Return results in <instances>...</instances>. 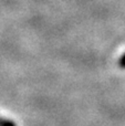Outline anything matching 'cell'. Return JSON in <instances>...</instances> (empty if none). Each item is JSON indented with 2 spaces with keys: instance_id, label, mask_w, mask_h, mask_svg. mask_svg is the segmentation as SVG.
<instances>
[{
  "instance_id": "obj_1",
  "label": "cell",
  "mask_w": 125,
  "mask_h": 126,
  "mask_svg": "<svg viewBox=\"0 0 125 126\" xmlns=\"http://www.w3.org/2000/svg\"><path fill=\"white\" fill-rule=\"evenodd\" d=\"M0 126H17V125H16V123L11 120L0 118Z\"/></svg>"
},
{
  "instance_id": "obj_2",
  "label": "cell",
  "mask_w": 125,
  "mask_h": 126,
  "mask_svg": "<svg viewBox=\"0 0 125 126\" xmlns=\"http://www.w3.org/2000/svg\"><path fill=\"white\" fill-rule=\"evenodd\" d=\"M119 65L120 67H122V69H125V53L123 55H122L121 58H120L119 60Z\"/></svg>"
}]
</instances>
